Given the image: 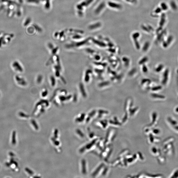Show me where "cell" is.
I'll return each mask as SVG.
<instances>
[{
	"mask_svg": "<svg viewBox=\"0 0 178 178\" xmlns=\"http://www.w3.org/2000/svg\"><path fill=\"white\" fill-rule=\"evenodd\" d=\"M168 120L170 124L173 126L177 125H178L177 121L174 120L172 118L169 117L168 119Z\"/></svg>",
	"mask_w": 178,
	"mask_h": 178,
	"instance_id": "obj_1",
	"label": "cell"
},
{
	"mask_svg": "<svg viewBox=\"0 0 178 178\" xmlns=\"http://www.w3.org/2000/svg\"><path fill=\"white\" fill-rule=\"evenodd\" d=\"M15 135H16V133H15V132H13V135H12V144L13 145H15L16 143Z\"/></svg>",
	"mask_w": 178,
	"mask_h": 178,
	"instance_id": "obj_2",
	"label": "cell"
},
{
	"mask_svg": "<svg viewBox=\"0 0 178 178\" xmlns=\"http://www.w3.org/2000/svg\"><path fill=\"white\" fill-rule=\"evenodd\" d=\"M178 177V170L174 172V173L172 175V177Z\"/></svg>",
	"mask_w": 178,
	"mask_h": 178,
	"instance_id": "obj_3",
	"label": "cell"
},
{
	"mask_svg": "<svg viewBox=\"0 0 178 178\" xmlns=\"http://www.w3.org/2000/svg\"><path fill=\"white\" fill-rule=\"evenodd\" d=\"M173 127L175 130L178 132V125L174 126Z\"/></svg>",
	"mask_w": 178,
	"mask_h": 178,
	"instance_id": "obj_4",
	"label": "cell"
},
{
	"mask_svg": "<svg viewBox=\"0 0 178 178\" xmlns=\"http://www.w3.org/2000/svg\"><path fill=\"white\" fill-rule=\"evenodd\" d=\"M176 112L178 113V108H177L176 109Z\"/></svg>",
	"mask_w": 178,
	"mask_h": 178,
	"instance_id": "obj_5",
	"label": "cell"
}]
</instances>
